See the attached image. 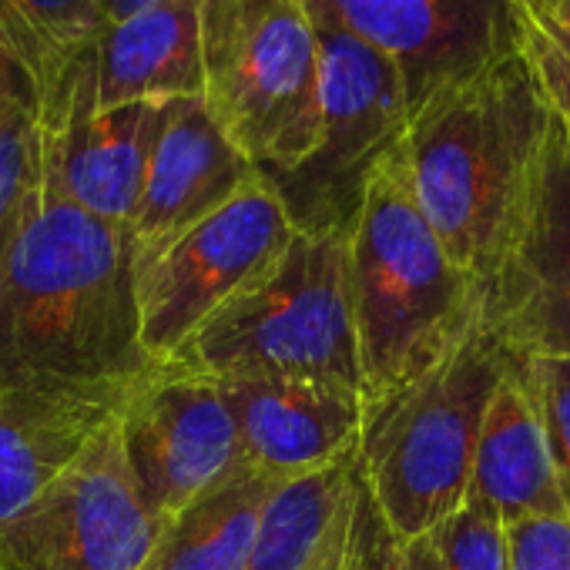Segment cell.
Segmentation results:
<instances>
[{
  "label": "cell",
  "instance_id": "cell-1",
  "mask_svg": "<svg viewBox=\"0 0 570 570\" xmlns=\"http://www.w3.org/2000/svg\"><path fill=\"white\" fill-rule=\"evenodd\" d=\"M151 366L131 232L81 208L45 161L0 255V386L121 396Z\"/></svg>",
  "mask_w": 570,
  "mask_h": 570
},
{
  "label": "cell",
  "instance_id": "cell-2",
  "mask_svg": "<svg viewBox=\"0 0 570 570\" xmlns=\"http://www.w3.org/2000/svg\"><path fill=\"white\" fill-rule=\"evenodd\" d=\"M560 121L520 51L426 95L400 141L413 191L453 262L493 282L540 205Z\"/></svg>",
  "mask_w": 570,
  "mask_h": 570
},
{
  "label": "cell",
  "instance_id": "cell-3",
  "mask_svg": "<svg viewBox=\"0 0 570 570\" xmlns=\"http://www.w3.org/2000/svg\"><path fill=\"white\" fill-rule=\"evenodd\" d=\"M483 289L440 242L403 148L393 145L366 171L350 215V299L366 413L466 326Z\"/></svg>",
  "mask_w": 570,
  "mask_h": 570
},
{
  "label": "cell",
  "instance_id": "cell-4",
  "mask_svg": "<svg viewBox=\"0 0 570 570\" xmlns=\"http://www.w3.org/2000/svg\"><path fill=\"white\" fill-rule=\"evenodd\" d=\"M510 350L487 320V289L466 326L400 390L366 413L360 476L400 540L436 530L470 493L487 410Z\"/></svg>",
  "mask_w": 570,
  "mask_h": 570
},
{
  "label": "cell",
  "instance_id": "cell-5",
  "mask_svg": "<svg viewBox=\"0 0 570 570\" xmlns=\"http://www.w3.org/2000/svg\"><path fill=\"white\" fill-rule=\"evenodd\" d=\"M215 383L323 380L363 393L350 299V218L299 225L282 258L165 360Z\"/></svg>",
  "mask_w": 570,
  "mask_h": 570
},
{
  "label": "cell",
  "instance_id": "cell-6",
  "mask_svg": "<svg viewBox=\"0 0 570 570\" xmlns=\"http://www.w3.org/2000/svg\"><path fill=\"white\" fill-rule=\"evenodd\" d=\"M205 105L268 178L320 148L323 38L303 0H205Z\"/></svg>",
  "mask_w": 570,
  "mask_h": 570
},
{
  "label": "cell",
  "instance_id": "cell-7",
  "mask_svg": "<svg viewBox=\"0 0 570 570\" xmlns=\"http://www.w3.org/2000/svg\"><path fill=\"white\" fill-rule=\"evenodd\" d=\"M299 222L258 171L232 202L135 262L141 343L155 363L171 360L191 333L262 278L296 238Z\"/></svg>",
  "mask_w": 570,
  "mask_h": 570
},
{
  "label": "cell",
  "instance_id": "cell-8",
  "mask_svg": "<svg viewBox=\"0 0 570 570\" xmlns=\"http://www.w3.org/2000/svg\"><path fill=\"white\" fill-rule=\"evenodd\" d=\"M161 533L115 416L11 530L0 570H145Z\"/></svg>",
  "mask_w": 570,
  "mask_h": 570
},
{
  "label": "cell",
  "instance_id": "cell-9",
  "mask_svg": "<svg viewBox=\"0 0 570 570\" xmlns=\"http://www.w3.org/2000/svg\"><path fill=\"white\" fill-rule=\"evenodd\" d=\"M118 436L145 503L165 527L212 493L255 476L222 386L171 363H155L128 390Z\"/></svg>",
  "mask_w": 570,
  "mask_h": 570
},
{
  "label": "cell",
  "instance_id": "cell-10",
  "mask_svg": "<svg viewBox=\"0 0 570 570\" xmlns=\"http://www.w3.org/2000/svg\"><path fill=\"white\" fill-rule=\"evenodd\" d=\"M320 148L296 175L272 178L285 202L299 195V225L346 222L366 171L403 141L413 111L393 58L336 28H320Z\"/></svg>",
  "mask_w": 570,
  "mask_h": 570
},
{
  "label": "cell",
  "instance_id": "cell-11",
  "mask_svg": "<svg viewBox=\"0 0 570 570\" xmlns=\"http://www.w3.org/2000/svg\"><path fill=\"white\" fill-rule=\"evenodd\" d=\"M168 101L98 108L95 48L75 65L65 88L41 105L45 161L58 185L91 215L131 228Z\"/></svg>",
  "mask_w": 570,
  "mask_h": 570
},
{
  "label": "cell",
  "instance_id": "cell-12",
  "mask_svg": "<svg viewBox=\"0 0 570 570\" xmlns=\"http://www.w3.org/2000/svg\"><path fill=\"white\" fill-rule=\"evenodd\" d=\"M320 28L346 31L396 61L410 108L517 51L503 0H303Z\"/></svg>",
  "mask_w": 570,
  "mask_h": 570
},
{
  "label": "cell",
  "instance_id": "cell-13",
  "mask_svg": "<svg viewBox=\"0 0 570 570\" xmlns=\"http://www.w3.org/2000/svg\"><path fill=\"white\" fill-rule=\"evenodd\" d=\"M218 386L255 476L293 483L360 456L366 400L353 386L323 380H235Z\"/></svg>",
  "mask_w": 570,
  "mask_h": 570
},
{
  "label": "cell",
  "instance_id": "cell-14",
  "mask_svg": "<svg viewBox=\"0 0 570 570\" xmlns=\"http://www.w3.org/2000/svg\"><path fill=\"white\" fill-rule=\"evenodd\" d=\"M487 320L513 356H570V135L563 125L533 222L503 272L487 282Z\"/></svg>",
  "mask_w": 570,
  "mask_h": 570
},
{
  "label": "cell",
  "instance_id": "cell-15",
  "mask_svg": "<svg viewBox=\"0 0 570 570\" xmlns=\"http://www.w3.org/2000/svg\"><path fill=\"white\" fill-rule=\"evenodd\" d=\"M258 168L225 135L205 98L168 101L131 222L135 262L232 202Z\"/></svg>",
  "mask_w": 570,
  "mask_h": 570
},
{
  "label": "cell",
  "instance_id": "cell-16",
  "mask_svg": "<svg viewBox=\"0 0 570 570\" xmlns=\"http://www.w3.org/2000/svg\"><path fill=\"white\" fill-rule=\"evenodd\" d=\"M125 396L0 386V547L91 436L118 416Z\"/></svg>",
  "mask_w": 570,
  "mask_h": 570
},
{
  "label": "cell",
  "instance_id": "cell-17",
  "mask_svg": "<svg viewBox=\"0 0 570 570\" xmlns=\"http://www.w3.org/2000/svg\"><path fill=\"white\" fill-rule=\"evenodd\" d=\"M363 520L360 456L282 483L265 507L245 570H356Z\"/></svg>",
  "mask_w": 570,
  "mask_h": 570
},
{
  "label": "cell",
  "instance_id": "cell-18",
  "mask_svg": "<svg viewBox=\"0 0 570 570\" xmlns=\"http://www.w3.org/2000/svg\"><path fill=\"white\" fill-rule=\"evenodd\" d=\"M202 4L205 0H161L105 28L95 45L98 108L205 98Z\"/></svg>",
  "mask_w": 570,
  "mask_h": 570
},
{
  "label": "cell",
  "instance_id": "cell-19",
  "mask_svg": "<svg viewBox=\"0 0 570 570\" xmlns=\"http://www.w3.org/2000/svg\"><path fill=\"white\" fill-rule=\"evenodd\" d=\"M470 493L487 500L507 527L537 517H570L547 426L513 353L487 410Z\"/></svg>",
  "mask_w": 570,
  "mask_h": 570
},
{
  "label": "cell",
  "instance_id": "cell-20",
  "mask_svg": "<svg viewBox=\"0 0 570 570\" xmlns=\"http://www.w3.org/2000/svg\"><path fill=\"white\" fill-rule=\"evenodd\" d=\"M282 483L245 476L175 517L145 570H245L265 507Z\"/></svg>",
  "mask_w": 570,
  "mask_h": 570
},
{
  "label": "cell",
  "instance_id": "cell-21",
  "mask_svg": "<svg viewBox=\"0 0 570 570\" xmlns=\"http://www.w3.org/2000/svg\"><path fill=\"white\" fill-rule=\"evenodd\" d=\"M108 28L101 0H0V48L31 75L48 105Z\"/></svg>",
  "mask_w": 570,
  "mask_h": 570
},
{
  "label": "cell",
  "instance_id": "cell-22",
  "mask_svg": "<svg viewBox=\"0 0 570 570\" xmlns=\"http://www.w3.org/2000/svg\"><path fill=\"white\" fill-rule=\"evenodd\" d=\"M45 165L41 95L21 61L0 48V255Z\"/></svg>",
  "mask_w": 570,
  "mask_h": 570
},
{
  "label": "cell",
  "instance_id": "cell-23",
  "mask_svg": "<svg viewBox=\"0 0 570 570\" xmlns=\"http://www.w3.org/2000/svg\"><path fill=\"white\" fill-rule=\"evenodd\" d=\"M513 45L570 135V0H503Z\"/></svg>",
  "mask_w": 570,
  "mask_h": 570
},
{
  "label": "cell",
  "instance_id": "cell-24",
  "mask_svg": "<svg viewBox=\"0 0 570 570\" xmlns=\"http://www.w3.org/2000/svg\"><path fill=\"white\" fill-rule=\"evenodd\" d=\"M430 533L446 570H513L507 523L476 493H466V500Z\"/></svg>",
  "mask_w": 570,
  "mask_h": 570
},
{
  "label": "cell",
  "instance_id": "cell-25",
  "mask_svg": "<svg viewBox=\"0 0 570 570\" xmlns=\"http://www.w3.org/2000/svg\"><path fill=\"white\" fill-rule=\"evenodd\" d=\"M547 426L560 493L570 507V356H517Z\"/></svg>",
  "mask_w": 570,
  "mask_h": 570
},
{
  "label": "cell",
  "instance_id": "cell-26",
  "mask_svg": "<svg viewBox=\"0 0 570 570\" xmlns=\"http://www.w3.org/2000/svg\"><path fill=\"white\" fill-rule=\"evenodd\" d=\"M363 563L366 570H446L433 533L413 540H400L386 533L370 497H366V520H363Z\"/></svg>",
  "mask_w": 570,
  "mask_h": 570
},
{
  "label": "cell",
  "instance_id": "cell-27",
  "mask_svg": "<svg viewBox=\"0 0 570 570\" xmlns=\"http://www.w3.org/2000/svg\"><path fill=\"white\" fill-rule=\"evenodd\" d=\"M513 570H570V517H537L507 527Z\"/></svg>",
  "mask_w": 570,
  "mask_h": 570
},
{
  "label": "cell",
  "instance_id": "cell-28",
  "mask_svg": "<svg viewBox=\"0 0 570 570\" xmlns=\"http://www.w3.org/2000/svg\"><path fill=\"white\" fill-rule=\"evenodd\" d=\"M161 4V0H101V8H105V21L108 24H118V21H128L148 8Z\"/></svg>",
  "mask_w": 570,
  "mask_h": 570
},
{
  "label": "cell",
  "instance_id": "cell-29",
  "mask_svg": "<svg viewBox=\"0 0 570 570\" xmlns=\"http://www.w3.org/2000/svg\"><path fill=\"white\" fill-rule=\"evenodd\" d=\"M356 570H366V563H363V550H360V560H356Z\"/></svg>",
  "mask_w": 570,
  "mask_h": 570
}]
</instances>
